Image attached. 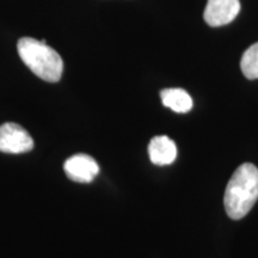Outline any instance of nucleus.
Listing matches in <instances>:
<instances>
[{"label": "nucleus", "instance_id": "1", "mask_svg": "<svg viewBox=\"0 0 258 258\" xmlns=\"http://www.w3.org/2000/svg\"><path fill=\"white\" fill-rule=\"evenodd\" d=\"M258 200V169L245 163L238 167L228 180L225 191V209L233 220L243 219Z\"/></svg>", "mask_w": 258, "mask_h": 258}, {"label": "nucleus", "instance_id": "2", "mask_svg": "<svg viewBox=\"0 0 258 258\" xmlns=\"http://www.w3.org/2000/svg\"><path fill=\"white\" fill-rule=\"evenodd\" d=\"M17 49L22 61L38 78L48 83H56L61 79L63 61L56 50L47 46L46 41L22 37L17 43Z\"/></svg>", "mask_w": 258, "mask_h": 258}, {"label": "nucleus", "instance_id": "3", "mask_svg": "<svg viewBox=\"0 0 258 258\" xmlns=\"http://www.w3.org/2000/svg\"><path fill=\"white\" fill-rule=\"evenodd\" d=\"M34 148V140L25 129L14 122L0 125V152L27 153Z\"/></svg>", "mask_w": 258, "mask_h": 258}, {"label": "nucleus", "instance_id": "4", "mask_svg": "<svg viewBox=\"0 0 258 258\" xmlns=\"http://www.w3.org/2000/svg\"><path fill=\"white\" fill-rule=\"evenodd\" d=\"M239 12V0H208L203 18L209 27H224L233 22Z\"/></svg>", "mask_w": 258, "mask_h": 258}, {"label": "nucleus", "instance_id": "5", "mask_svg": "<svg viewBox=\"0 0 258 258\" xmlns=\"http://www.w3.org/2000/svg\"><path fill=\"white\" fill-rule=\"evenodd\" d=\"M63 170L71 180L77 183H90L99 172L97 161L89 154H74L64 161Z\"/></svg>", "mask_w": 258, "mask_h": 258}, {"label": "nucleus", "instance_id": "6", "mask_svg": "<svg viewBox=\"0 0 258 258\" xmlns=\"http://www.w3.org/2000/svg\"><path fill=\"white\" fill-rule=\"evenodd\" d=\"M148 156L156 165H170L177 157V146L175 141L166 135H158L150 141Z\"/></svg>", "mask_w": 258, "mask_h": 258}, {"label": "nucleus", "instance_id": "7", "mask_svg": "<svg viewBox=\"0 0 258 258\" xmlns=\"http://www.w3.org/2000/svg\"><path fill=\"white\" fill-rule=\"evenodd\" d=\"M160 97L166 108L178 114H185L192 109V98L183 89H165L160 92Z\"/></svg>", "mask_w": 258, "mask_h": 258}, {"label": "nucleus", "instance_id": "8", "mask_svg": "<svg viewBox=\"0 0 258 258\" xmlns=\"http://www.w3.org/2000/svg\"><path fill=\"white\" fill-rule=\"evenodd\" d=\"M240 69L247 79H258V42L244 51L240 61Z\"/></svg>", "mask_w": 258, "mask_h": 258}]
</instances>
